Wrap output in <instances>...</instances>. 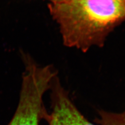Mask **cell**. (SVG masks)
Instances as JSON below:
<instances>
[{
    "label": "cell",
    "instance_id": "6da1fadb",
    "mask_svg": "<svg viewBox=\"0 0 125 125\" xmlns=\"http://www.w3.org/2000/svg\"><path fill=\"white\" fill-rule=\"evenodd\" d=\"M66 46L87 52L104 45L125 21V0H63L48 5Z\"/></svg>",
    "mask_w": 125,
    "mask_h": 125
},
{
    "label": "cell",
    "instance_id": "7a4b0ae2",
    "mask_svg": "<svg viewBox=\"0 0 125 125\" xmlns=\"http://www.w3.org/2000/svg\"><path fill=\"white\" fill-rule=\"evenodd\" d=\"M53 78L46 68L30 65L25 68L19 103L8 125H39L46 113L43 97L50 89Z\"/></svg>",
    "mask_w": 125,
    "mask_h": 125
},
{
    "label": "cell",
    "instance_id": "3957f363",
    "mask_svg": "<svg viewBox=\"0 0 125 125\" xmlns=\"http://www.w3.org/2000/svg\"><path fill=\"white\" fill-rule=\"evenodd\" d=\"M50 89L52 111L50 114L46 113L44 118L48 125H94L78 110L57 76L54 78Z\"/></svg>",
    "mask_w": 125,
    "mask_h": 125
},
{
    "label": "cell",
    "instance_id": "277c9868",
    "mask_svg": "<svg viewBox=\"0 0 125 125\" xmlns=\"http://www.w3.org/2000/svg\"><path fill=\"white\" fill-rule=\"evenodd\" d=\"M95 122L100 125H125V110L120 113L101 110Z\"/></svg>",
    "mask_w": 125,
    "mask_h": 125
},
{
    "label": "cell",
    "instance_id": "5b68a950",
    "mask_svg": "<svg viewBox=\"0 0 125 125\" xmlns=\"http://www.w3.org/2000/svg\"><path fill=\"white\" fill-rule=\"evenodd\" d=\"M50 1H51V2H58L63 1V0H50Z\"/></svg>",
    "mask_w": 125,
    "mask_h": 125
}]
</instances>
